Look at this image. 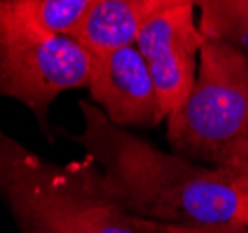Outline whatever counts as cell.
<instances>
[{
	"label": "cell",
	"instance_id": "obj_10",
	"mask_svg": "<svg viewBox=\"0 0 248 233\" xmlns=\"http://www.w3.org/2000/svg\"><path fill=\"white\" fill-rule=\"evenodd\" d=\"M137 226L144 233H248V226H177V224H159L135 218Z\"/></svg>",
	"mask_w": 248,
	"mask_h": 233
},
{
	"label": "cell",
	"instance_id": "obj_8",
	"mask_svg": "<svg viewBox=\"0 0 248 233\" xmlns=\"http://www.w3.org/2000/svg\"><path fill=\"white\" fill-rule=\"evenodd\" d=\"M205 39L233 45L248 58V0H192Z\"/></svg>",
	"mask_w": 248,
	"mask_h": 233
},
{
	"label": "cell",
	"instance_id": "obj_6",
	"mask_svg": "<svg viewBox=\"0 0 248 233\" xmlns=\"http://www.w3.org/2000/svg\"><path fill=\"white\" fill-rule=\"evenodd\" d=\"M86 90L90 101L118 127H155L166 120L137 45L92 54Z\"/></svg>",
	"mask_w": 248,
	"mask_h": 233
},
{
	"label": "cell",
	"instance_id": "obj_2",
	"mask_svg": "<svg viewBox=\"0 0 248 233\" xmlns=\"http://www.w3.org/2000/svg\"><path fill=\"white\" fill-rule=\"evenodd\" d=\"M0 203L19 233H144L93 160L43 159L0 127Z\"/></svg>",
	"mask_w": 248,
	"mask_h": 233
},
{
	"label": "cell",
	"instance_id": "obj_1",
	"mask_svg": "<svg viewBox=\"0 0 248 233\" xmlns=\"http://www.w3.org/2000/svg\"><path fill=\"white\" fill-rule=\"evenodd\" d=\"M82 131L71 140L103 173L112 198L131 217L177 226H248V190L237 175L170 151L118 127L88 99Z\"/></svg>",
	"mask_w": 248,
	"mask_h": 233
},
{
	"label": "cell",
	"instance_id": "obj_7",
	"mask_svg": "<svg viewBox=\"0 0 248 233\" xmlns=\"http://www.w3.org/2000/svg\"><path fill=\"white\" fill-rule=\"evenodd\" d=\"M166 0H93L71 30L90 54L135 45L140 30Z\"/></svg>",
	"mask_w": 248,
	"mask_h": 233
},
{
	"label": "cell",
	"instance_id": "obj_9",
	"mask_svg": "<svg viewBox=\"0 0 248 233\" xmlns=\"http://www.w3.org/2000/svg\"><path fill=\"white\" fill-rule=\"evenodd\" d=\"M28 23L69 36L93 0H0Z\"/></svg>",
	"mask_w": 248,
	"mask_h": 233
},
{
	"label": "cell",
	"instance_id": "obj_5",
	"mask_svg": "<svg viewBox=\"0 0 248 233\" xmlns=\"http://www.w3.org/2000/svg\"><path fill=\"white\" fill-rule=\"evenodd\" d=\"M203 43L192 0H166L140 30L135 45L148 63L166 118L194 86Z\"/></svg>",
	"mask_w": 248,
	"mask_h": 233
},
{
	"label": "cell",
	"instance_id": "obj_11",
	"mask_svg": "<svg viewBox=\"0 0 248 233\" xmlns=\"http://www.w3.org/2000/svg\"><path fill=\"white\" fill-rule=\"evenodd\" d=\"M237 183L248 190V175H237Z\"/></svg>",
	"mask_w": 248,
	"mask_h": 233
},
{
	"label": "cell",
	"instance_id": "obj_3",
	"mask_svg": "<svg viewBox=\"0 0 248 233\" xmlns=\"http://www.w3.org/2000/svg\"><path fill=\"white\" fill-rule=\"evenodd\" d=\"M170 149L194 162L248 175V58L205 39L186 101L166 120Z\"/></svg>",
	"mask_w": 248,
	"mask_h": 233
},
{
	"label": "cell",
	"instance_id": "obj_4",
	"mask_svg": "<svg viewBox=\"0 0 248 233\" xmlns=\"http://www.w3.org/2000/svg\"><path fill=\"white\" fill-rule=\"evenodd\" d=\"M92 54L75 37L54 34L0 2V99L19 101L50 138V107L65 92L88 88Z\"/></svg>",
	"mask_w": 248,
	"mask_h": 233
}]
</instances>
